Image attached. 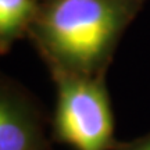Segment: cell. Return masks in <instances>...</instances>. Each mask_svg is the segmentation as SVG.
<instances>
[{
  "label": "cell",
  "mask_w": 150,
  "mask_h": 150,
  "mask_svg": "<svg viewBox=\"0 0 150 150\" xmlns=\"http://www.w3.org/2000/svg\"><path fill=\"white\" fill-rule=\"evenodd\" d=\"M128 13L124 0H52L32 28L53 75L102 76Z\"/></svg>",
  "instance_id": "6da1fadb"
},
{
  "label": "cell",
  "mask_w": 150,
  "mask_h": 150,
  "mask_svg": "<svg viewBox=\"0 0 150 150\" xmlns=\"http://www.w3.org/2000/svg\"><path fill=\"white\" fill-rule=\"evenodd\" d=\"M112 150H150V132L127 142L118 140L117 146Z\"/></svg>",
  "instance_id": "5b68a950"
},
{
  "label": "cell",
  "mask_w": 150,
  "mask_h": 150,
  "mask_svg": "<svg viewBox=\"0 0 150 150\" xmlns=\"http://www.w3.org/2000/svg\"><path fill=\"white\" fill-rule=\"evenodd\" d=\"M38 16L33 0H0V52H4L32 27Z\"/></svg>",
  "instance_id": "277c9868"
},
{
  "label": "cell",
  "mask_w": 150,
  "mask_h": 150,
  "mask_svg": "<svg viewBox=\"0 0 150 150\" xmlns=\"http://www.w3.org/2000/svg\"><path fill=\"white\" fill-rule=\"evenodd\" d=\"M56 106L52 139L74 150H112L117 146L111 100L102 76L54 75Z\"/></svg>",
  "instance_id": "7a4b0ae2"
},
{
  "label": "cell",
  "mask_w": 150,
  "mask_h": 150,
  "mask_svg": "<svg viewBox=\"0 0 150 150\" xmlns=\"http://www.w3.org/2000/svg\"><path fill=\"white\" fill-rule=\"evenodd\" d=\"M50 118L21 88L0 78V150H54Z\"/></svg>",
  "instance_id": "3957f363"
}]
</instances>
